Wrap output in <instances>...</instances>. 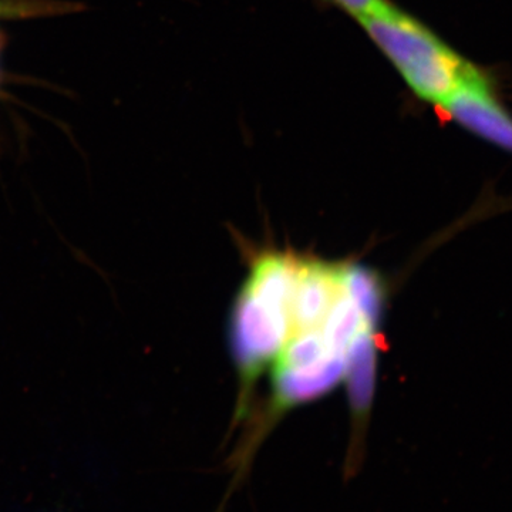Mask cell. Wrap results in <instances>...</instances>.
<instances>
[{
    "label": "cell",
    "mask_w": 512,
    "mask_h": 512,
    "mask_svg": "<svg viewBox=\"0 0 512 512\" xmlns=\"http://www.w3.org/2000/svg\"><path fill=\"white\" fill-rule=\"evenodd\" d=\"M328 2L359 19L369 15L373 10L379 9L387 0H328Z\"/></svg>",
    "instance_id": "277c9868"
},
{
    "label": "cell",
    "mask_w": 512,
    "mask_h": 512,
    "mask_svg": "<svg viewBox=\"0 0 512 512\" xmlns=\"http://www.w3.org/2000/svg\"><path fill=\"white\" fill-rule=\"evenodd\" d=\"M439 110L447 120L512 154V114L497 99L490 79L478 67Z\"/></svg>",
    "instance_id": "3957f363"
},
{
    "label": "cell",
    "mask_w": 512,
    "mask_h": 512,
    "mask_svg": "<svg viewBox=\"0 0 512 512\" xmlns=\"http://www.w3.org/2000/svg\"><path fill=\"white\" fill-rule=\"evenodd\" d=\"M382 299V284L363 266L291 252L282 274L274 355L265 370L271 394L227 460V494L247 483L256 453L286 413L319 399L345 377L359 382L370 412L366 383L372 376L366 372L375 365Z\"/></svg>",
    "instance_id": "6da1fadb"
},
{
    "label": "cell",
    "mask_w": 512,
    "mask_h": 512,
    "mask_svg": "<svg viewBox=\"0 0 512 512\" xmlns=\"http://www.w3.org/2000/svg\"><path fill=\"white\" fill-rule=\"evenodd\" d=\"M414 96L439 109L477 67L389 2L357 19Z\"/></svg>",
    "instance_id": "7a4b0ae2"
}]
</instances>
